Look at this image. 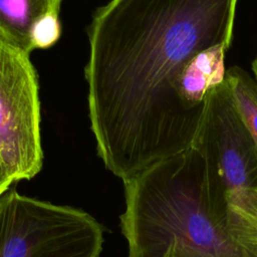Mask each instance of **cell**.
<instances>
[{
    "instance_id": "3",
    "label": "cell",
    "mask_w": 257,
    "mask_h": 257,
    "mask_svg": "<svg viewBox=\"0 0 257 257\" xmlns=\"http://www.w3.org/2000/svg\"><path fill=\"white\" fill-rule=\"evenodd\" d=\"M192 147L205 163L212 219L249 250L257 211V151L225 80L208 92Z\"/></svg>"
},
{
    "instance_id": "8",
    "label": "cell",
    "mask_w": 257,
    "mask_h": 257,
    "mask_svg": "<svg viewBox=\"0 0 257 257\" xmlns=\"http://www.w3.org/2000/svg\"><path fill=\"white\" fill-rule=\"evenodd\" d=\"M225 82L257 151V80L244 69L231 66L226 70Z\"/></svg>"
},
{
    "instance_id": "4",
    "label": "cell",
    "mask_w": 257,
    "mask_h": 257,
    "mask_svg": "<svg viewBox=\"0 0 257 257\" xmlns=\"http://www.w3.org/2000/svg\"><path fill=\"white\" fill-rule=\"evenodd\" d=\"M0 200V257H100L103 228L90 214L15 190Z\"/></svg>"
},
{
    "instance_id": "1",
    "label": "cell",
    "mask_w": 257,
    "mask_h": 257,
    "mask_svg": "<svg viewBox=\"0 0 257 257\" xmlns=\"http://www.w3.org/2000/svg\"><path fill=\"white\" fill-rule=\"evenodd\" d=\"M238 1L111 0L93 15L89 119L98 156L122 182L192 146L202 114L183 106L177 81L195 54L231 45Z\"/></svg>"
},
{
    "instance_id": "11",
    "label": "cell",
    "mask_w": 257,
    "mask_h": 257,
    "mask_svg": "<svg viewBox=\"0 0 257 257\" xmlns=\"http://www.w3.org/2000/svg\"><path fill=\"white\" fill-rule=\"evenodd\" d=\"M251 252L257 256V211L253 221V230H252V241H251Z\"/></svg>"
},
{
    "instance_id": "12",
    "label": "cell",
    "mask_w": 257,
    "mask_h": 257,
    "mask_svg": "<svg viewBox=\"0 0 257 257\" xmlns=\"http://www.w3.org/2000/svg\"><path fill=\"white\" fill-rule=\"evenodd\" d=\"M252 70H253V73L255 75V79L257 80V54H256V57L254 58V60L252 62Z\"/></svg>"
},
{
    "instance_id": "9",
    "label": "cell",
    "mask_w": 257,
    "mask_h": 257,
    "mask_svg": "<svg viewBox=\"0 0 257 257\" xmlns=\"http://www.w3.org/2000/svg\"><path fill=\"white\" fill-rule=\"evenodd\" d=\"M61 35L59 11H50L34 23L31 34L32 49L48 48L55 44Z\"/></svg>"
},
{
    "instance_id": "6",
    "label": "cell",
    "mask_w": 257,
    "mask_h": 257,
    "mask_svg": "<svg viewBox=\"0 0 257 257\" xmlns=\"http://www.w3.org/2000/svg\"><path fill=\"white\" fill-rule=\"evenodd\" d=\"M230 46L221 44L195 54L184 66L176 91L183 106L202 114L208 92L225 80V55Z\"/></svg>"
},
{
    "instance_id": "7",
    "label": "cell",
    "mask_w": 257,
    "mask_h": 257,
    "mask_svg": "<svg viewBox=\"0 0 257 257\" xmlns=\"http://www.w3.org/2000/svg\"><path fill=\"white\" fill-rule=\"evenodd\" d=\"M61 0H0V29L20 48L30 53L34 23L50 11L60 10Z\"/></svg>"
},
{
    "instance_id": "10",
    "label": "cell",
    "mask_w": 257,
    "mask_h": 257,
    "mask_svg": "<svg viewBox=\"0 0 257 257\" xmlns=\"http://www.w3.org/2000/svg\"><path fill=\"white\" fill-rule=\"evenodd\" d=\"M12 183H13V181L9 177V175L5 169V166L1 160V157H0V198L8 192Z\"/></svg>"
},
{
    "instance_id": "13",
    "label": "cell",
    "mask_w": 257,
    "mask_h": 257,
    "mask_svg": "<svg viewBox=\"0 0 257 257\" xmlns=\"http://www.w3.org/2000/svg\"><path fill=\"white\" fill-rule=\"evenodd\" d=\"M0 217H1V200H0Z\"/></svg>"
},
{
    "instance_id": "5",
    "label": "cell",
    "mask_w": 257,
    "mask_h": 257,
    "mask_svg": "<svg viewBox=\"0 0 257 257\" xmlns=\"http://www.w3.org/2000/svg\"><path fill=\"white\" fill-rule=\"evenodd\" d=\"M29 54L0 29V157L13 183L31 180L43 164L38 82Z\"/></svg>"
},
{
    "instance_id": "2",
    "label": "cell",
    "mask_w": 257,
    "mask_h": 257,
    "mask_svg": "<svg viewBox=\"0 0 257 257\" xmlns=\"http://www.w3.org/2000/svg\"><path fill=\"white\" fill-rule=\"evenodd\" d=\"M128 257H257L212 219L205 163L194 148L123 181Z\"/></svg>"
}]
</instances>
